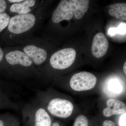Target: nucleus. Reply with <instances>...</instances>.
Returning a JSON list of instances; mask_svg holds the SVG:
<instances>
[{"label":"nucleus","mask_w":126,"mask_h":126,"mask_svg":"<svg viewBox=\"0 0 126 126\" xmlns=\"http://www.w3.org/2000/svg\"><path fill=\"white\" fill-rule=\"evenodd\" d=\"M103 126H115L114 122L110 120H107L104 121L103 124Z\"/></svg>","instance_id":"obj_21"},{"label":"nucleus","mask_w":126,"mask_h":126,"mask_svg":"<svg viewBox=\"0 0 126 126\" xmlns=\"http://www.w3.org/2000/svg\"><path fill=\"white\" fill-rule=\"evenodd\" d=\"M89 2L88 0H62L53 13L52 21L56 24L69 20L74 16L78 19H81L88 11Z\"/></svg>","instance_id":"obj_1"},{"label":"nucleus","mask_w":126,"mask_h":126,"mask_svg":"<svg viewBox=\"0 0 126 126\" xmlns=\"http://www.w3.org/2000/svg\"><path fill=\"white\" fill-rule=\"evenodd\" d=\"M24 0H7V1L10 3H13V4H14L20 3L22 2Z\"/></svg>","instance_id":"obj_23"},{"label":"nucleus","mask_w":126,"mask_h":126,"mask_svg":"<svg viewBox=\"0 0 126 126\" xmlns=\"http://www.w3.org/2000/svg\"><path fill=\"white\" fill-rule=\"evenodd\" d=\"M7 8V3L6 1L0 0V14L4 13Z\"/></svg>","instance_id":"obj_19"},{"label":"nucleus","mask_w":126,"mask_h":126,"mask_svg":"<svg viewBox=\"0 0 126 126\" xmlns=\"http://www.w3.org/2000/svg\"><path fill=\"white\" fill-rule=\"evenodd\" d=\"M104 92L106 95L111 97L119 96L122 93L123 87L118 79L113 78L106 81L103 86Z\"/></svg>","instance_id":"obj_10"},{"label":"nucleus","mask_w":126,"mask_h":126,"mask_svg":"<svg viewBox=\"0 0 126 126\" xmlns=\"http://www.w3.org/2000/svg\"><path fill=\"white\" fill-rule=\"evenodd\" d=\"M126 112L123 113L120 117L119 121V126H126Z\"/></svg>","instance_id":"obj_20"},{"label":"nucleus","mask_w":126,"mask_h":126,"mask_svg":"<svg viewBox=\"0 0 126 126\" xmlns=\"http://www.w3.org/2000/svg\"><path fill=\"white\" fill-rule=\"evenodd\" d=\"M0 126H18V123L15 121L0 116Z\"/></svg>","instance_id":"obj_17"},{"label":"nucleus","mask_w":126,"mask_h":126,"mask_svg":"<svg viewBox=\"0 0 126 126\" xmlns=\"http://www.w3.org/2000/svg\"><path fill=\"white\" fill-rule=\"evenodd\" d=\"M109 14L112 16L122 20H126V4L119 3L109 6Z\"/></svg>","instance_id":"obj_13"},{"label":"nucleus","mask_w":126,"mask_h":126,"mask_svg":"<svg viewBox=\"0 0 126 126\" xmlns=\"http://www.w3.org/2000/svg\"><path fill=\"white\" fill-rule=\"evenodd\" d=\"M36 1L34 0H25L17 4H12L10 8V11L18 15L29 13L31 11V7L34 6Z\"/></svg>","instance_id":"obj_12"},{"label":"nucleus","mask_w":126,"mask_h":126,"mask_svg":"<svg viewBox=\"0 0 126 126\" xmlns=\"http://www.w3.org/2000/svg\"><path fill=\"white\" fill-rule=\"evenodd\" d=\"M36 21L35 16L32 13L14 16L11 18L7 32L16 35L24 33L33 28Z\"/></svg>","instance_id":"obj_2"},{"label":"nucleus","mask_w":126,"mask_h":126,"mask_svg":"<svg viewBox=\"0 0 126 126\" xmlns=\"http://www.w3.org/2000/svg\"><path fill=\"white\" fill-rule=\"evenodd\" d=\"M4 52L5 61L10 65L29 67L33 64L31 59L23 51L14 50L7 53Z\"/></svg>","instance_id":"obj_6"},{"label":"nucleus","mask_w":126,"mask_h":126,"mask_svg":"<svg viewBox=\"0 0 126 126\" xmlns=\"http://www.w3.org/2000/svg\"><path fill=\"white\" fill-rule=\"evenodd\" d=\"M126 63L125 62L124 65H123V71H124V73L125 74H126Z\"/></svg>","instance_id":"obj_24"},{"label":"nucleus","mask_w":126,"mask_h":126,"mask_svg":"<svg viewBox=\"0 0 126 126\" xmlns=\"http://www.w3.org/2000/svg\"><path fill=\"white\" fill-rule=\"evenodd\" d=\"M52 124V119L47 111L40 108L36 110L33 120L27 126H51Z\"/></svg>","instance_id":"obj_11"},{"label":"nucleus","mask_w":126,"mask_h":126,"mask_svg":"<svg viewBox=\"0 0 126 126\" xmlns=\"http://www.w3.org/2000/svg\"><path fill=\"white\" fill-rule=\"evenodd\" d=\"M108 33L110 35L116 34H124L126 33V23H121L117 28H111L109 30Z\"/></svg>","instance_id":"obj_15"},{"label":"nucleus","mask_w":126,"mask_h":126,"mask_svg":"<svg viewBox=\"0 0 126 126\" xmlns=\"http://www.w3.org/2000/svg\"><path fill=\"white\" fill-rule=\"evenodd\" d=\"M74 106L72 102L66 99L54 98L49 102L47 110L53 116L60 118H65L72 115Z\"/></svg>","instance_id":"obj_5"},{"label":"nucleus","mask_w":126,"mask_h":126,"mask_svg":"<svg viewBox=\"0 0 126 126\" xmlns=\"http://www.w3.org/2000/svg\"><path fill=\"white\" fill-rule=\"evenodd\" d=\"M87 118L83 115H80L76 118L73 126H88Z\"/></svg>","instance_id":"obj_16"},{"label":"nucleus","mask_w":126,"mask_h":126,"mask_svg":"<svg viewBox=\"0 0 126 126\" xmlns=\"http://www.w3.org/2000/svg\"><path fill=\"white\" fill-rule=\"evenodd\" d=\"M3 100H4V97L1 94V92L0 91V108H2L4 105Z\"/></svg>","instance_id":"obj_22"},{"label":"nucleus","mask_w":126,"mask_h":126,"mask_svg":"<svg viewBox=\"0 0 126 126\" xmlns=\"http://www.w3.org/2000/svg\"><path fill=\"white\" fill-rule=\"evenodd\" d=\"M107 107L103 111V115L106 117L123 114L126 112V104L119 100L110 98L107 101Z\"/></svg>","instance_id":"obj_9"},{"label":"nucleus","mask_w":126,"mask_h":126,"mask_svg":"<svg viewBox=\"0 0 126 126\" xmlns=\"http://www.w3.org/2000/svg\"><path fill=\"white\" fill-rule=\"evenodd\" d=\"M5 62L4 50L0 47V70L4 68Z\"/></svg>","instance_id":"obj_18"},{"label":"nucleus","mask_w":126,"mask_h":126,"mask_svg":"<svg viewBox=\"0 0 126 126\" xmlns=\"http://www.w3.org/2000/svg\"><path fill=\"white\" fill-rule=\"evenodd\" d=\"M23 50L36 65H41L47 58V52L45 50L33 45L26 46Z\"/></svg>","instance_id":"obj_8"},{"label":"nucleus","mask_w":126,"mask_h":126,"mask_svg":"<svg viewBox=\"0 0 126 126\" xmlns=\"http://www.w3.org/2000/svg\"><path fill=\"white\" fill-rule=\"evenodd\" d=\"M77 52L73 48L60 50L54 54L50 59L51 66L55 69L63 70L70 67L74 63Z\"/></svg>","instance_id":"obj_3"},{"label":"nucleus","mask_w":126,"mask_h":126,"mask_svg":"<svg viewBox=\"0 0 126 126\" xmlns=\"http://www.w3.org/2000/svg\"><path fill=\"white\" fill-rule=\"evenodd\" d=\"M109 47V42L105 35L100 32L94 36L92 46L93 55L99 58L106 55Z\"/></svg>","instance_id":"obj_7"},{"label":"nucleus","mask_w":126,"mask_h":126,"mask_svg":"<svg viewBox=\"0 0 126 126\" xmlns=\"http://www.w3.org/2000/svg\"><path fill=\"white\" fill-rule=\"evenodd\" d=\"M11 17L6 12L0 14V33L8 27Z\"/></svg>","instance_id":"obj_14"},{"label":"nucleus","mask_w":126,"mask_h":126,"mask_svg":"<svg viewBox=\"0 0 126 126\" xmlns=\"http://www.w3.org/2000/svg\"><path fill=\"white\" fill-rule=\"evenodd\" d=\"M96 77L94 75L87 72H82L74 74L70 81V87L78 92L92 89L96 85Z\"/></svg>","instance_id":"obj_4"}]
</instances>
